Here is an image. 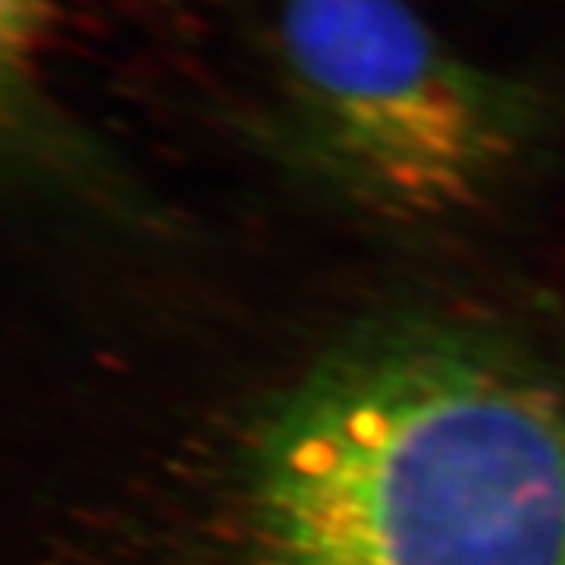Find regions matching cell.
I'll return each instance as SVG.
<instances>
[{"mask_svg": "<svg viewBox=\"0 0 565 565\" xmlns=\"http://www.w3.org/2000/svg\"><path fill=\"white\" fill-rule=\"evenodd\" d=\"M182 565H565V374L503 327L393 315L267 390Z\"/></svg>", "mask_w": 565, "mask_h": 565, "instance_id": "6da1fadb", "label": "cell"}, {"mask_svg": "<svg viewBox=\"0 0 565 565\" xmlns=\"http://www.w3.org/2000/svg\"><path fill=\"white\" fill-rule=\"evenodd\" d=\"M51 0H0V66L7 145L20 139L25 161L51 151V114L39 95V57L51 35Z\"/></svg>", "mask_w": 565, "mask_h": 565, "instance_id": "3957f363", "label": "cell"}, {"mask_svg": "<svg viewBox=\"0 0 565 565\" xmlns=\"http://www.w3.org/2000/svg\"><path fill=\"white\" fill-rule=\"evenodd\" d=\"M274 47L292 145L371 214L475 207L531 136L525 92L456 54L408 0H282Z\"/></svg>", "mask_w": 565, "mask_h": 565, "instance_id": "7a4b0ae2", "label": "cell"}]
</instances>
